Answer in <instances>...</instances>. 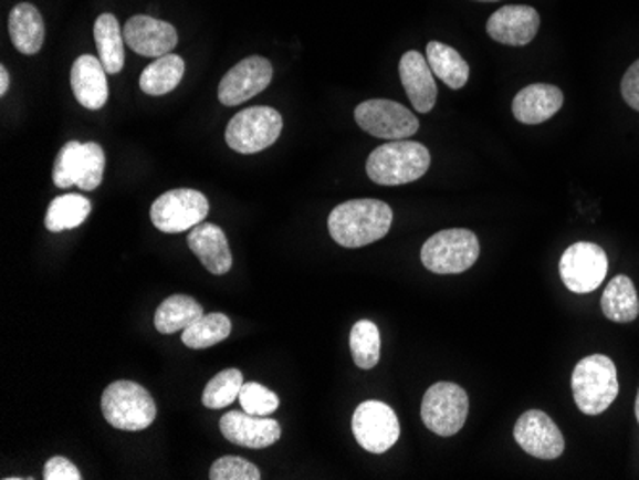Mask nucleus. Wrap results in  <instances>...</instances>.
I'll list each match as a JSON object with an SVG mask.
<instances>
[{"label": "nucleus", "mask_w": 639, "mask_h": 480, "mask_svg": "<svg viewBox=\"0 0 639 480\" xmlns=\"http://www.w3.org/2000/svg\"><path fill=\"white\" fill-rule=\"evenodd\" d=\"M392 209L379 199H350L335 207L327 228L342 248H366L391 230Z\"/></svg>", "instance_id": "1"}, {"label": "nucleus", "mask_w": 639, "mask_h": 480, "mask_svg": "<svg viewBox=\"0 0 639 480\" xmlns=\"http://www.w3.org/2000/svg\"><path fill=\"white\" fill-rule=\"evenodd\" d=\"M429 165L431 154L423 144L392 140L371 152L366 161V173L379 186H402L423 177Z\"/></svg>", "instance_id": "2"}, {"label": "nucleus", "mask_w": 639, "mask_h": 480, "mask_svg": "<svg viewBox=\"0 0 639 480\" xmlns=\"http://www.w3.org/2000/svg\"><path fill=\"white\" fill-rule=\"evenodd\" d=\"M573 396L578 410L586 416H599L617 400V366L609 356L591 354L578 362L573 372Z\"/></svg>", "instance_id": "3"}, {"label": "nucleus", "mask_w": 639, "mask_h": 480, "mask_svg": "<svg viewBox=\"0 0 639 480\" xmlns=\"http://www.w3.org/2000/svg\"><path fill=\"white\" fill-rule=\"evenodd\" d=\"M102 414L119 431H144L156 421L154 398L135 382H115L102 395Z\"/></svg>", "instance_id": "4"}, {"label": "nucleus", "mask_w": 639, "mask_h": 480, "mask_svg": "<svg viewBox=\"0 0 639 480\" xmlns=\"http://www.w3.org/2000/svg\"><path fill=\"white\" fill-rule=\"evenodd\" d=\"M481 246L475 233L452 228L434 233L421 248V262L434 274H462L475 264Z\"/></svg>", "instance_id": "5"}, {"label": "nucleus", "mask_w": 639, "mask_h": 480, "mask_svg": "<svg viewBox=\"0 0 639 480\" xmlns=\"http://www.w3.org/2000/svg\"><path fill=\"white\" fill-rule=\"evenodd\" d=\"M106 169V154L96 142L72 140L57 152L52 180L57 188L78 186L81 190L98 188Z\"/></svg>", "instance_id": "6"}, {"label": "nucleus", "mask_w": 639, "mask_h": 480, "mask_svg": "<svg viewBox=\"0 0 639 480\" xmlns=\"http://www.w3.org/2000/svg\"><path fill=\"white\" fill-rule=\"evenodd\" d=\"M282 128H284V119L276 109L266 106L249 107L230 119L224 138H227L228 148L243 156H251L256 152L271 148L282 135Z\"/></svg>", "instance_id": "7"}, {"label": "nucleus", "mask_w": 639, "mask_h": 480, "mask_svg": "<svg viewBox=\"0 0 639 480\" xmlns=\"http://www.w3.org/2000/svg\"><path fill=\"white\" fill-rule=\"evenodd\" d=\"M468 414V393L455 383H434L421 400V421L439 437L462 431Z\"/></svg>", "instance_id": "8"}, {"label": "nucleus", "mask_w": 639, "mask_h": 480, "mask_svg": "<svg viewBox=\"0 0 639 480\" xmlns=\"http://www.w3.org/2000/svg\"><path fill=\"white\" fill-rule=\"evenodd\" d=\"M209 215V201L198 190L178 188L165 191L154 201L149 217L159 232L180 233L201 225Z\"/></svg>", "instance_id": "9"}, {"label": "nucleus", "mask_w": 639, "mask_h": 480, "mask_svg": "<svg viewBox=\"0 0 639 480\" xmlns=\"http://www.w3.org/2000/svg\"><path fill=\"white\" fill-rule=\"evenodd\" d=\"M358 127L384 140H405L416 135L419 121L408 107L392 100H368L355 109Z\"/></svg>", "instance_id": "10"}, {"label": "nucleus", "mask_w": 639, "mask_h": 480, "mask_svg": "<svg viewBox=\"0 0 639 480\" xmlns=\"http://www.w3.org/2000/svg\"><path fill=\"white\" fill-rule=\"evenodd\" d=\"M609 270V259L604 248L590 241H578L563 253L559 261L563 283L573 293H591L604 283Z\"/></svg>", "instance_id": "11"}, {"label": "nucleus", "mask_w": 639, "mask_h": 480, "mask_svg": "<svg viewBox=\"0 0 639 480\" xmlns=\"http://www.w3.org/2000/svg\"><path fill=\"white\" fill-rule=\"evenodd\" d=\"M353 435L356 442L369 453H385L397 445L400 424L389 404L366 400L353 416Z\"/></svg>", "instance_id": "12"}, {"label": "nucleus", "mask_w": 639, "mask_h": 480, "mask_svg": "<svg viewBox=\"0 0 639 480\" xmlns=\"http://www.w3.org/2000/svg\"><path fill=\"white\" fill-rule=\"evenodd\" d=\"M274 67L263 56H249L235 64L219 85V100L224 106H240L271 85Z\"/></svg>", "instance_id": "13"}, {"label": "nucleus", "mask_w": 639, "mask_h": 480, "mask_svg": "<svg viewBox=\"0 0 639 480\" xmlns=\"http://www.w3.org/2000/svg\"><path fill=\"white\" fill-rule=\"evenodd\" d=\"M513 437L533 458L557 459L565 452V438L554 419L541 410H528L518 417Z\"/></svg>", "instance_id": "14"}, {"label": "nucleus", "mask_w": 639, "mask_h": 480, "mask_svg": "<svg viewBox=\"0 0 639 480\" xmlns=\"http://www.w3.org/2000/svg\"><path fill=\"white\" fill-rule=\"evenodd\" d=\"M128 49L140 56L161 58L171 54L177 46L178 33L169 22L149 15H133L123 28Z\"/></svg>", "instance_id": "15"}, {"label": "nucleus", "mask_w": 639, "mask_h": 480, "mask_svg": "<svg viewBox=\"0 0 639 480\" xmlns=\"http://www.w3.org/2000/svg\"><path fill=\"white\" fill-rule=\"evenodd\" d=\"M541 29V14L533 7L510 4L496 10L486 22V33L507 46H526L533 43Z\"/></svg>", "instance_id": "16"}, {"label": "nucleus", "mask_w": 639, "mask_h": 480, "mask_svg": "<svg viewBox=\"0 0 639 480\" xmlns=\"http://www.w3.org/2000/svg\"><path fill=\"white\" fill-rule=\"evenodd\" d=\"M221 432L232 445L263 450L276 445L282 437V427L271 417L251 416L248 411H228L221 419Z\"/></svg>", "instance_id": "17"}, {"label": "nucleus", "mask_w": 639, "mask_h": 480, "mask_svg": "<svg viewBox=\"0 0 639 480\" xmlns=\"http://www.w3.org/2000/svg\"><path fill=\"white\" fill-rule=\"evenodd\" d=\"M398 73L413 109L419 114H429L437 104V85L433 70L423 54L418 50H408L405 56L400 58Z\"/></svg>", "instance_id": "18"}, {"label": "nucleus", "mask_w": 639, "mask_h": 480, "mask_svg": "<svg viewBox=\"0 0 639 480\" xmlns=\"http://www.w3.org/2000/svg\"><path fill=\"white\" fill-rule=\"evenodd\" d=\"M106 75V67L99 62V58L83 54L75 60L72 67V88L81 106L93 112L106 106L109 96Z\"/></svg>", "instance_id": "19"}, {"label": "nucleus", "mask_w": 639, "mask_h": 480, "mask_svg": "<svg viewBox=\"0 0 639 480\" xmlns=\"http://www.w3.org/2000/svg\"><path fill=\"white\" fill-rule=\"evenodd\" d=\"M562 88L546 83L526 86L513 98V115L523 125H541L563 107Z\"/></svg>", "instance_id": "20"}, {"label": "nucleus", "mask_w": 639, "mask_h": 480, "mask_svg": "<svg viewBox=\"0 0 639 480\" xmlns=\"http://www.w3.org/2000/svg\"><path fill=\"white\" fill-rule=\"evenodd\" d=\"M188 248L211 274L222 275L232 269V253L227 233L211 222H201L188 233Z\"/></svg>", "instance_id": "21"}, {"label": "nucleus", "mask_w": 639, "mask_h": 480, "mask_svg": "<svg viewBox=\"0 0 639 480\" xmlns=\"http://www.w3.org/2000/svg\"><path fill=\"white\" fill-rule=\"evenodd\" d=\"M8 29H10L12 44L22 54L31 56L43 49L44 20L33 4L22 2V4L12 8L10 18H8Z\"/></svg>", "instance_id": "22"}, {"label": "nucleus", "mask_w": 639, "mask_h": 480, "mask_svg": "<svg viewBox=\"0 0 639 480\" xmlns=\"http://www.w3.org/2000/svg\"><path fill=\"white\" fill-rule=\"evenodd\" d=\"M94 41L99 62L109 75H117L125 65V36L114 14L98 15L94 23Z\"/></svg>", "instance_id": "23"}, {"label": "nucleus", "mask_w": 639, "mask_h": 480, "mask_svg": "<svg viewBox=\"0 0 639 480\" xmlns=\"http://www.w3.org/2000/svg\"><path fill=\"white\" fill-rule=\"evenodd\" d=\"M601 311L607 319L617 324H630L638 319V291L628 275L620 274L612 278L601 298Z\"/></svg>", "instance_id": "24"}, {"label": "nucleus", "mask_w": 639, "mask_h": 480, "mask_svg": "<svg viewBox=\"0 0 639 480\" xmlns=\"http://www.w3.org/2000/svg\"><path fill=\"white\" fill-rule=\"evenodd\" d=\"M203 316V306L196 299L188 295H171L159 304L154 325L159 333L171 335V333L185 332L186 327Z\"/></svg>", "instance_id": "25"}, {"label": "nucleus", "mask_w": 639, "mask_h": 480, "mask_svg": "<svg viewBox=\"0 0 639 480\" xmlns=\"http://www.w3.org/2000/svg\"><path fill=\"white\" fill-rule=\"evenodd\" d=\"M427 62L431 65L434 75L450 88L458 91V88L468 85L469 64L463 60L462 54L452 46H447L439 41H431L427 44Z\"/></svg>", "instance_id": "26"}, {"label": "nucleus", "mask_w": 639, "mask_h": 480, "mask_svg": "<svg viewBox=\"0 0 639 480\" xmlns=\"http://www.w3.org/2000/svg\"><path fill=\"white\" fill-rule=\"evenodd\" d=\"M185 77V60L177 54L157 58L140 75V88L149 96H165L175 91Z\"/></svg>", "instance_id": "27"}, {"label": "nucleus", "mask_w": 639, "mask_h": 480, "mask_svg": "<svg viewBox=\"0 0 639 480\" xmlns=\"http://www.w3.org/2000/svg\"><path fill=\"white\" fill-rule=\"evenodd\" d=\"M91 201L77 196V194H67L60 198L52 199L46 217H44V227L49 232H65L73 228L81 227L88 215H91Z\"/></svg>", "instance_id": "28"}, {"label": "nucleus", "mask_w": 639, "mask_h": 480, "mask_svg": "<svg viewBox=\"0 0 639 480\" xmlns=\"http://www.w3.org/2000/svg\"><path fill=\"white\" fill-rule=\"evenodd\" d=\"M230 332H232V322L227 314H221V312L203 314L182 332V343L193 351L209 348L228 340Z\"/></svg>", "instance_id": "29"}, {"label": "nucleus", "mask_w": 639, "mask_h": 480, "mask_svg": "<svg viewBox=\"0 0 639 480\" xmlns=\"http://www.w3.org/2000/svg\"><path fill=\"white\" fill-rule=\"evenodd\" d=\"M350 353L360 369H371L381 358V335L379 327L369 320H360L350 330Z\"/></svg>", "instance_id": "30"}, {"label": "nucleus", "mask_w": 639, "mask_h": 480, "mask_svg": "<svg viewBox=\"0 0 639 480\" xmlns=\"http://www.w3.org/2000/svg\"><path fill=\"white\" fill-rule=\"evenodd\" d=\"M243 387V375L240 369H224L221 374L214 375L211 382L207 383L203 390V406L209 410H221L240 398V390Z\"/></svg>", "instance_id": "31"}, {"label": "nucleus", "mask_w": 639, "mask_h": 480, "mask_svg": "<svg viewBox=\"0 0 639 480\" xmlns=\"http://www.w3.org/2000/svg\"><path fill=\"white\" fill-rule=\"evenodd\" d=\"M240 404L242 410L248 411L251 416H272L280 406V398L276 393L266 389L259 383H243L242 390H240Z\"/></svg>", "instance_id": "32"}, {"label": "nucleus", "mask_w": 639, "mask_h": 480, "mask_svg": "<svg viewBox=\"0 0 639 480\" xmlns=\"http://www.w3.org/2000/svg\"><path fill=\"white\" fill-rule=\"evenodd\" d=\"M209 479L259 480L261 479V471H259V467L253 466L248 459L238 458V456H224V458L217 459L211 466Z\"/></svg>", "instance_id": "33"}, {"label": "nucleus", "mask_w": 639, "mask_h": 480, "mask_svg": "<svg viewBox=\"0 0 639 480\" xmlns=\"http://www.w3.org/2000/svg\"><path fill=\"white\" fill-rule=\"evenodd\" d=\"M44 480H81V471L77 467L73 466L70 459L62 458V456H56V458H50L44 466Z\"/></svg>", "instance_id": "34"}, {"label": "nucleus", "mask_w": 639, "mask_h": 480, "mask_svg": "<svg viewBox=\"0 0 639 480\" xmlns=\"http://www.w3.org/2000/svg\"><path fill=\"white\" fill-rule=\"evenodd\" d=\"M620 91H622V98L626 104L639 112V60L630 65V70L626 71L622 83H620Z\"/></svg>", "instance_id": "35"}, {"label": "nucleus", "mask_w": 639, "mask_h": 480, "mask_svg": "<svg viewBox=\"0 0 639 480\" xmlns=\"http://www.w3.org/2000/svg\"><path fill=\"white\" fill-rule=\"evenodd\" d=\"M8 88H10V73L7 65H0V96H7Z\"/></svg>", "instance_id": "36"}, {"label": "nucleus", "mask_w": 639, "mask_h": 480, "mask_svg": "<svg viewBox=\"0 0 639 480\" xmlns=\"http://www.w3.org/2000/svg\"><path fill=\"white\" fill-rule=\"evenodd\" d=\"M636 419H638L639 424V390H638V398H636Z\"/></svg>", "instance_id": "37"}, {"label": "nucleus", "mask_w": 639, "mask_h": 480, "mask_svg": "<svg viewBox=\"0 0 639 480\" xmlns=\"http://www.w3.org/2000/svg\"><path fill=\"white\" fill-rule=\"evenodd\" d=\"M479 2H496V0H479Z\"/></svg>", "instance_id": "38"}]
</instances>
